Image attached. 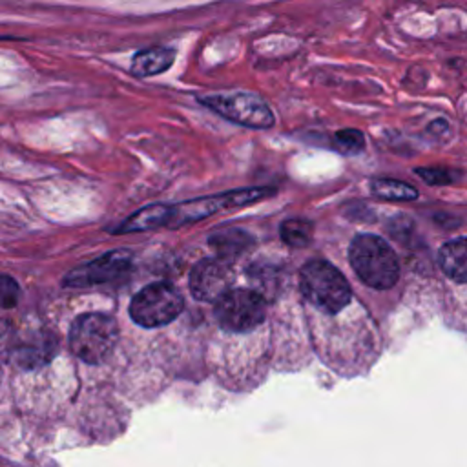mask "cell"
<instances>
[{
    "label": "cell",
    "instance_id": "obj_14",
    "mask_svg": "<svg viewBox=\"0 0 467 467\" xmlns=\"http://www.w3.org/2000/svg\"><path fill=\"white\" fill-rule=\"evenodd\" d=\"M370 192L383 201H414L418 190L398 179H374L370 182Z\"/></svg>",
    "mask_w": 467,
    "mask_h": 467
},
{
    "label": "cell",
    "instance_id": "obj_1",
    "mask_svg": "<svg viewBox=\"0 0 467 467\" xmlns=\"http://www.w3.org/2000/svg\"><path fill=\"white\" fill-rule=\"evenodd\" d=\"M348 259L358 277L378 290H387L400 277V263L394 250L374 234L356 235L348 248Z\"/></svg>",
    "mask_w": 467,
    "mask_h": 467
},
{
    "label": "cell",
    "instance_id": "obj_6",
    "mask_svg": "<svg viewBox=\"0 0 467 467\" xmlns=\"http://www.w3.org/2000/svg\"><path fill=\"white\" fill-rule=\"evenodd\" d=\"M265 299L250 288H232L215 303V319L228 332H248L265 319Z\"/></svg>",
    "mask_w": 467,
    "mask_h": 467
},
{
    "label": "cell",
    "instance_id": "obj_3",
    "mask_svg": "<svg viewBox=\"0 0 467 467\" xmlns=\"http://www.w3.org/2000/svg\"><path fill=\"white\" fill-rule=\"evenodd\" d=\"M117 336L119 327L111 316L89 312L73 321L69 330V347L78 359L97 365L113 352Z\"/></svg>",
    "mask_w": 467,
    "mask_h": 467
},
{
    "label": "cell",
    "instance_id": "obj_5",
    "mask_svg": "<svg viewBox=\"0 0 467 467\" xmlns=\"http://www.w3.org/2000/svg\"><path fill=\"white\" fill-rule=\"evenodd\" d=\"M199 102L212 111L219 113L226 120L241 126L265 130L274 124V113L268 104L255 93L234 91V93H213L199 97Z\"/></svg>",
    "mask_w": 467,
    "mask_h": 467
},
{
    "label": "cell",
    "instance_id": "obj_8",
    "mask_svg": "<svg viewBox=\"0 0 467 467\" xmlns=\"http://www.w3.org/2000/svg\"><path fill=\"white\" fill-rule=\"evenodd\" d=\"M131 252L128 250H113L108 252L89 263H84L73 268L66 277V286H91L108 283L126 275L131 270Z\"/></svg>",
    "mask_w": 467,
    "mask_h": 467
},
{
    "label": "cell",
    "instance_id": "obj_2",
    "mask_svg": "<svg viewBox=\"0 0 467 467\" xmlns=\"http://www.w3.org/2000/svg\"><path fill=\"white\" fill-rule=\"evenodd\" d=\"M299 288L308 303L327 314L343 310L352 297L345 275L323 259H312L303 265L299 272Z\"/></svg>",
    "mask_w": 467,
    "mask_h": 467
},
{
    "label": "cell",
    "instance_id": "obj_7",
    "mask_svg": "<svg viewBox=\"0 0 467 467\" xmlns=\"http://www.w3.org/2000/svg\"><path fill=\"white\" fill-rule=\"evenodd\" d=\"M274 188H246V190H235L213 197H202L195 201H186L175 206H170V223L171 226H182L199 219H204L208 215H213L219 210L226 208H237L244 204H254L261 199H266L268 195H274Z\"/></svg>",
    "mask_w": 467,
    "mask_h": 467
},
{
    "label": "cell",
    "instance_id": "obj_17",
    "mask_svg": "<svg viewBox=\"0 0 467 467\" xmlns=\"http://www.w3.org/2000/svg\"><path fill=\"white\" fill-rule=\"evenodd\" d=\"M414 173L427 184H451L460 177L458 171L447 168H414Z\"/></svg>",
    "mask_w": 467,
    "mask_h": 467
},
{
    "label": "cell",
    "instance_id": "obj_4",
    "mask_svg": "<svg viewBox=\"0 0 467 467\" xmlns=\"http://www.w3.org/2000/svg\"><path fill=\"white\" fill-rule=\"evenodd\" d=\"M184 308L181 292L170 283H151L139 290L130 303L131 319L146 328L173 321Z\"/></svg>",
    "mask_w": 467,
    "mask_h": 467
},
{
    "label": "cell",
    "instance_id": "obj_12",
    "mask_svg": "<svg viewBox=\"0 0 467 467\" xmlns=\"http://www.w3.org/2000/svg\"><path fill=\"white\" fill-rule=\"evenodd\" d=\"M175 60V51L170 47L140 49L131 60V73L135 77H151L166 71Z\"/></svg>",
    "mask_w": 467,
    "mask_h": 467
},
{
    "label": "cell",
    "instance_id": "obj_16",
    "mask_svg": "<svg viewBox=\"0 0 467 467\" xmlns=\"http://www.w3.org/2000/svg\"><path fill=\"white\" fill-rule=\"evenodd\" d=\"M334 148L343 155H358L365 148V137L358 130H341L334 137Z\"/></svg>",
    "mask_w": 467,
    "mask_h": 467
},
{
    "label": "cell",
    "instance_id": "obj_13",
    "mask_svg": "<svg viewBox=\"0 0 467 467\" xmlns=\"http://www.w3.org/2000/svg\"><path fill=\"white\" fill-rule=\"evenodd\" d=\"M170 223V206L166 204H150L131 217H128L124 223L115 228V234H130V232H142V230H151L162 224Z\"/></svg>",
    "mask_w": 467,
    "mask_h": 467
},
{
    "label": "cell",
    "instance_id": "obj_15",
    "mask_svg": "<svg viewBox=\"0 0 467 467\" xmlns=\"http://www.w3.org/2000/svg\"><path fill=\"white\" fill-rule=\"evenodd\" d=\"M281 239L292 248H303L312 241L314 226L305 219H288L281 224Z\"/></svg>",
    "mask_w": 467,
    "mask_h": 467
},
{
    "label": "cell",
    "instance_id": "obj_10",
    "mask_svg": "<svg viewBox=\"0 0 467 467\" xmlns=\"http://www.w3.org/2000/svg\"><path fill=\"white\" fill-rule=\"evenodd\" d=\"M208 244L219 259L226 261L244 254L254 244V239L241 228H223L208 237Z\"/></svg>",
    "mask_w": 467,
    "mask_h": 467
},
{
    "label": "cell",
    "instance_id": "obj_9",
    "mask_svg": "<svg viewBox=\"0 0 467 467\" xmlns=\"http://www.w3.org/2000/svg\"><path fill=\"white\" fill-rule=\"evenodd\" d=\"M190 290L199 301H219L226 292H230L232 272L223 259H202L190 272Z\"/></svg>",
    "mask_w": 467,
    "mask_h": 467
},
{
    "label": "cell",
    "instance_id": "obj_18",
    "mask_svg": "<svg viewBox=\"0 0 467 467\" xmlns=\"http://www.w3.org/2000/svg\"><path fill=\"white\" fill-rule=\"evenodd\" d=\"M16 299H18V285L9 275H4L2 277V305L5 308H11L16 305Z\"/></svg>",
    "mask_w": 467,
    "mask_h": 467
},
{
    "label": "cell",
    "instance_id": "obj_11",
    "mask_svg": "<svg viewBox=\"0 0 467 467\" xmlns=\"http://www.w3.org/2000/svg\"><path fill=\"white\" fill-rule=\"evenodd\" d=\"M438 263L449 279L467 283V237L445 243L438 252Z\"/></svg>",
    "mask_w": 467,
    "mask_h": 467
}]
</instances>
